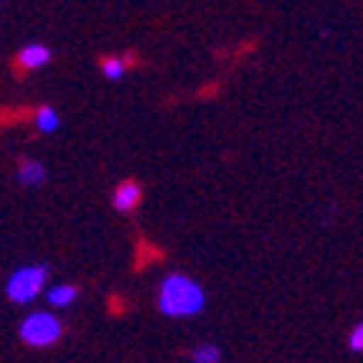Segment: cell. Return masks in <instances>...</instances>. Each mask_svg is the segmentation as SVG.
<instances>
[{
    "label": "cell",
    "mask_w": 363,
    "mask_h": 363,
    "mask_svg": "<svg viewBox=\"0 0 363 363\" xmlns=\"http://www.w3.org/2000/svg\"><path fill=\"white\" fill-rule=\"evenodd\" d=\"M206 308V290L194 277L170 272L157 287V310L165 318H196Z\"/></svg>",
    "instance_id": "1"
},
{
    "label": "cell",
    "mask_w": 363,
    "mask_h": 363,
    "mask_svg": "<svg viewBox=\"0 0 363 363\" xmlns=\"http://www.w3.org/2000/svg\"><path fill=\"white\" fill-rule=\"evenodd\" d=\"M49 282V269L43 264H23L6 279V297L16 305H30Z\"/></svg>",
    "instance_id": "2"
},
{
    "label": "cell",
    "mask_w": 363,
    "mask_h": 363,
    "mask_svg": "<svg viewBox=\"0 0 363 363\" xmlns=\"http://www.w3.org/2000/svg\"><path fill=\"white\" fill-rule=\"evenodd\" d=\"M18 335L26 345L30 348H49L59 343L64 335V325L51 310H33L21 320Z\"/></svg>",
    "instance_id": "3"
},
{
    "label": "cell",
    "mask_w": 363,
    "mask_h": 363,
    "mask_svg": "<svg viewBox=\"0 0 363 363\" xmlns=\"http://www.w3.org/2000/svg\"><path fill=\"white\" fill-rule=\"evenodd\" d=\"M143 201V188L135 181H122L112 194V206L120 213H133Z\"/></svg>",
    "instance_id": "4"
},
{
    "label": "cell",
    "mask_w": 363,
    "mask_h": 363,
    "mask_svg": "<svg viewBox=\"0 0 363 363\" xmlns=\"http://www.w3.org/2000/svg\"><path fill=\"white\" fill-rule=\"evenodd\" d=\"M46 176H49V170L43 168V163L33 160V157H23L16 168V178H18L21 186L26 188H36V186H43L46 183Z\"/></svg>",
    "instance_id": "5"
},
{
    "label": "cell",
    "mask_w": 363,
    "mask_h": 363,
    "mask_svg": "<svg viewBox=\"0 0 363 363\" xmlns=\"http://www.w3.org/2000/svg\"><path fill=\"white\" fill-rule=\"evenodd\" d=\"M51 61V49L43 43H28L18 51V67L26 72H36V69L46 67Z\"/></svg>",
    "instance_id": "6"
},
{
    "label": "cell",
    "mask_w": 363,
    "mask_h": 363,
    "mask_svg": "<svg viewBox=\"0 0 363 363\" xmlns=\"http://www.w3.org/2000/svg\"><path fill=\"white\" fill-rule=\"evenodd\" d=\"M79 290L77 285H69V282H61V285H54L46 290V303L51 308H69V305L77 303Z\"/></svg>",
    "instance_id": "7"
},
{
    "label": "cell",
    "mask_w": 363,
    "mask_h": 363,
    "mask_svg": "<svg viewBox=\"0 0 363 363\" xmlns=\"http://www.w3.org/2000/svg\"><path fill=\"white\" fill-rule=\"evenodd\" d=\"M33 122H36V130L43 135H51L59 130L61 120H59V112H56L54 107H49V104H43V107L36 109V115H33Z\"/></svg>",
    "instance_id": "8"
},
{
    "label": "cell",
    "mask_w": 363,
    "mask_h": 363,
    "mask_svg": "<svg viewBox=\"0 0 363 363\" xmlns=\"http://www.w3.org/2000/svg\"><path fill=\"white\" fill-rule=\"evenodd\" d=\"M191 363H221V351L213 343H199L191 351Z\"/></svg>",
    "instance_id": "9"
},
{
    "label": "cell",
    "mask_w": 363,
    "mask_h": 363,
    "mask_svg": "<svg viewBox=\"0 0 363 363\" xmlns=\"http://www.w3.org/2000/svg\"><path fill=\"white\" fill-rule=\"evenodd\" d=\"M128 69H130V61H125L122 56H107V59L102 61V74L107 79H112V82L125 77Z\"/></svg>",
    "instance_id": "10"
},
{
    "label": "cell",
    "mask_w": 363,
    "mask_h": 363,
    "mask_svg": "<svg viewBox=\"0 0 363 363\" xmlns=\"http://www.w3.org/2000/svg\"><path fill=\"white\" fill-rule=\"evenodd\" d=\"M348 348H351V351H356V353L363 351V320L356 323V325H353V330L348 333Z\"/></svg>",
    "instance_id": "11"
}]
</instances>
